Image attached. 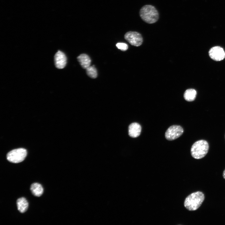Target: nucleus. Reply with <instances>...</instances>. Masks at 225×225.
Returning <instances> with one entry per match:
<instances>
[{"label": "nucleus", "instance_id": "nucleus-1", "mask_svg": "<svg viewBox=\"0 0 225 225\" xmlns=\"http://www.w3.org/2000/svg\"><path fill=\"white\" fill-rule=\"evenodd\" d=\"M139 15L142 20L148 24L156 22L159 17L157 10L154 6L150 5L143 6L140 10Z\"/></svg>", "mask_w": 225, "mask_h": 225}, {"label": "nucleus", "instance_id": "nucleus-2", "mask_svg": "<svg viewBox=\"0 0 225 225\" xmlns=\"http://www.w3.org/2000/svg\"><path fill=\"white\" fill-rule=\"evenodd\" d=\"M204 198V194L202 192H194L185 198L184 202V207L189 211L196 210L201 206Z\"/></svg>", "mask_w": 225, "mask_h": 225}, {"label": "nucleus", "instance_id": "nucleus-3", "mask_svg": "<svg viewBox=\"0 0 225 225\" xmlns=\"http://www.w3.org/2000/svg\"><path fill=\"white\" fill-rule=\"evenodd\" d=\"M209 149L208 142L204 140H198L192 145L191 149L192 156L196 159H200L207 154Z\"/></svg>", "mask_w": 225, "mask_h": 225}, {"label": "nucleus", "instance_id": "nucleus-4", "mask_svg": "<svg viewBox=\"0 0 225 225\" xmlns=\"http://www.w3.org/2000/svg\"><path fill=\"white\" fill-rule=\"evenodd\" d=\"M27 151L23 148L14 149L8 152L7 155V160L10 162L18 163L23 161L27 155Z\"/></svg>", "mask_w": 225, "mask_h": 225}, {"label": "nucleus", "instance_id": "nucleus-5", "mask_svg": "<svg viewBox=\"0 0 225 225\" xmlns=\"http://www.w3.org/2000/svg\"><path fill=\"white\" fill-rule=\"evenodd\" d=\"M124 38L131 45L136 47L140 46L143 42L141 35L137 32H128L125 34Z\"/></svg>", "mask_w": 225, "mask_h": 225}, {"label": "nucleus", "instance_id": "nucleus-6", "mask_svg": "<svg viewBox=\"0 0 225 225\" xmlns=\"http://www.w3.org/2000/svg\"><path fill=\"white\" fill-rule=\"evenodd\" d=\"M183 132V129L181 126L173 125L169 127L167 130L165 137L168 140H173L180 137Z\"/></svg>", "mask_w": 225, "mask_h": 225}, {"label": "nucleus", "instance_id": "nucleus-7", "mask_svg": "<svg viewBox=\"0 0 225 225\" xmlns=\"http://www.w3.org/2000/svg\"><path fill=\"white\" fill-rule=\"evenodd\" d=\"M210 58L214 61H219L225 58V52L222 48L219 46L212 48L208 52Z\"/></svg>", "mask_w": 225, "mask_h": 225}, {"label": "nucleus", "instance_id": "nucleus-8", "mask_svg": "<svg viewBox=\"0 0 225 225\" xmlns=\"http://www.w3.org/2000/svg\"><path fill=\"white\" fill-rule=\"evenodd\" d=\"M67 58L65 54L58 51L54 56V62L56 67L58 69L64 68L67 63Z\"/></svg>", "mask_w": 225, "mask_h": 225}, {"label": "nucleus", "instance_id": "nucleus-9", "mask_svg": "<svg viewBox=\"0 0 225 225\" xmlns=\"http://www.w3.org/2000/svg\"><path fill=\"white\" fill-rule=\"evenodd\" d=\"M141 131V126L137 122L132 123L128 127V134L132 138H136L139 136L140 134Z\"/></svg>", "mask_w": 225, "mask_h": 225}, {"label": "nucleus", "instance_id": "nucleus-10", "mask_svg": "<svg viewBox=\"0 0 225 225\" xmlns=\"http://www.w3.org/2000/svg\"><path fill=\"white\" fill-rule=\"evenodd\" d=\"M77 59L82 68L86 69L90 66L91 60L86 54H82L77 57Z\"/></svg>", "mask_w": 225, "mask_h": 225}, {"label": "nucleus", "instance_id": "nucleus-11", "mask_svg": "<svg viewBox=\"0 0 225 225\" xmlns=\"http://www.w3.org/2000/svg\"><path fill=\"white\" fill-rule=\"evenodd\" d=\"M17 204L18 210L21 213L25 212L28 208V202L24 197L18 198L17 201Z\"/></svg>", "mask_w": 225, "mask_h": 225}, {"label": "nucleus", "instance_id": "nucleus-12", "mask_svg": "<svg viewBox=\"0 0 225 225\" xmlns=\"http://www.w3.org/2000/svg\"><path fill=\"white\" fill-rule=\"evenodd\" d=\"M30 190L32 194L36 197L41 196L43 192L42 186L38 183H34L32 184L30 187Z\"/></svg>", "mask_w": 225, "mask_h": 225}, {"label": "nucleus", "instance_id": "nucleus-13", "mask_svg": "<svg viewBox=\"0 0 225 225\" xmlns=\"http://www.w3.org/2000/svg\"><path fill=\"white\" fill-rule=\"evenodd\" d=\"M197 95L196 91L193 89H187L184 92L183 97L184 99L188 102L194 101Z\"/></svg>", "mask_w": 225, "mask_h": 225}, {"label": "nucleus", "instance_id": "nucleus-14", "mask_svg": "<svg viewBox=\"0 0 225 225\" xmlns=\"http://www.w3.org/2000/svg\"><path fill=\"white\" fill-rule=\"evenodd\" d=\"M87 75L91 78H95L97 76V72L96 69L93 65L90 66L86 69Z\"/></svg>", "mask_w": 225, "mask_h": 225}, {"label": "nucleus", "instance_id": "nucleus-15", "mask_svg": "<svg viewBox=\"0 0 225 225\" xmlns=\"http://www.w3.org/2000/svg\"><path fill=\"white\" fill-rule=\"evenodd\" d=\"M116 46L117 48L122 51H125L128 48V45L124 43L119 42L117 43Z\"/></svg>", "mask_w": 225, "mask_h": 225}, {"label": "nucleus", "instance_id": "nucleus-16", "mask_svg": "<svg viewBox=\"0 0 225 225\" xmlns=\"http://www.w3.org/2000/svg\"><path fill=\"white\" fill-rule=\"evenodd\" d=\"M223 177L225 179V169L223 172Z\"/></svg>", "mask_w": 225, "mask_h": 225}, {"label": "nucleus", "instance_id": "nucleus-17", "mask_svg": "<svg viewBox=\"0 0 225 225\" xmlns=\"http://www.w3.org/2000/svg\"></svg>", "mask_w": 225, "mask_h": 225}]
</instances>
